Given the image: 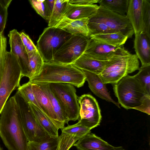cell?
<instances>
[{
	"label": "cell",
	"instance_id": "20",
	"mask_svg": "<svg viewBox=\"0 0 150 150\" xmlns=\"http://www.w3.org/2000/svg\"><path fill=\"white\" fill-rule=\"evenodd\" d=\"M99 6L94 4L81 6L69 4L64 17L73 20L89 18L94 15Z\"/></svg>",
	"mask_w": 150,
	"mask_h": 150
},
{
	"label": "cell",
	"instance_id": "38",
	"mask_svg": "<svg viewBox=\"0 0 150 150\" xmlns=\"http://www.w3.org/2000/svg\"><path fill=\"white\" fill-rule=\"evenodd\" d=\"M99 0H69V4L87 6L98 3Z\"/></svg>",
	"mask_w": 150,
	"mask_h": 150
},
{
	"label": "cell",
	"instance_id": "39",
	"mask_svg": "<svg viewBox=\"0 0 150 150\" xmlns=\"http://www.w3.org/2000/svg\"><path fill=\"white\" fill-rule=\"evenodd\" d=\"M55 1V0H46L48 7L49 8L51 14L54 8Z\"/></svg>",
	"mask_w": 150,
	"mask_h": 150
},
{
	"label": "cell",
	"instance_id": "8",
	"mask_svg": "<svg viewBox=\"0 0 150 150\" xmlns=\"http://www.w3.org/2000/svg\"><path fill=\"white\" fill-rule=\"evenodd\" d=\"M49 84L50 89L59 102L69 121L78 120L80 106L79 97L74 86L67 83Z\"/></svg>",
	"mask_w": 150,
	"mask_h": 150
},
{
	"label": "cell",
	"instance_id": "36",
	"mask_svg": "<svg viewBox=\"0 0 150 150\" xmlns=\"http://www.w3.org/2000/svg\"><path fill=\"white\" fill-rule=\"evenodd\" d=\"M6 39L2 34H0V82L3 73L6 47Z\"/></svg>",
	"mask_w": 150,
	"mask_h": 150
},
{
	"label": "cell",
	"instance_id": "12",
	"mask_svg": "<svg viewBox=\"0 0 150 150\" xmlns=\"http://www.w3.org/2000/svg\"><path fill=\"white\" fill-rule=\"evenodd\" d=\"M10 52L14 56L20 66L22 77L29 76L30 69L28 53L22 41L20 33L16 29L9 32Z\"/></svg>",
	"mask_w": 150,
	"mask_h": 150
},
{
	"label": "cell",
	"instance_id": "15",
	"mask_svg": "<svg viewBox=\"0 0 150 150\" xmlns=\"http://www.w3.org/2000/svg\"><path fill=\"white\" fill-rule=\"evenodd\" d=\"M119 47L99 42L90 38L89 42L84 53L94 59L107 61L109 60Z\"/></svg>",
	"mask_w": 150,
	"mask_h": 150
},
{
	"label": "cell",
	"instance_id": "41",
	"mask_svg": "<svg viewBox=\"0 0 150 150\" xmlns=\"http://www.w3.org/2000/svg\"><path fill=\"white\" fill-rule=\"evenodd\" d=\"M0 150H2V148L1 147L0 145Z\"/></svg>",
	"mask_w": 150,
	"mask_h": 150
},
{
	"label": "cell",
	"instance_id": "1",
	"mask_svg": "<svg viewBox=\"0 0 150 150\" xmlns=\"http://www.w3.org/2000/svg\"><path fill=\"white\" fill-rule=\"evenodd\" d=\"M0 137L8 150H28V141L14 96L7 101L0 113Z\"/></svg>",
	"mask_w": 150,
	"mask_h": 150
},
{
	"label": "cell",
	"instance_id": "9",
	"mask_svg": "<svg viewBox=\"0 0 150 150\" xmlns=\"http://www.w3.org/2000/svg\"><path fill=\"white\" fill-rule=\"evenodd\" d=\"M90 40L89 37L72 34L54 54L52 62L73 64L85 52Z\"/></svg>",
	"mask_w": 150,
	"mask_h": 150
},
{
	"label": "cell",
	"instance_id": "5",
	"mask_svg": "<svg viewBox=\"0 0 150 150\" xmlns=\"http://www.w3.org/2000/svg\"><path fill=\"white\" fill-rule=\"evenodd\" d=\"M22 77L20 66L16 57L10 52L7 51L0 82V115L11 94L20 86Z\"/></svg>",
	"mask_w": 150,
	"mask_h": 150
},
{
	"label": "cell",
	"instance_id": "2",
	"mask_svg": "<svg viewBox=\"0 0 150 150\" xmlns=\"http://www.w3.org/2000/svg\"><path fill=\"white\" fill-rule=\"evenodd\" d=\"M118 103L126 109H134L150 114V95L133 76L128 75L113 85Z\"/></svg>",
	"mask_w": 150,
	"mask_h": 150
},
{
	"label": "cell",
	"instance_id": "25",
	"mask_svg": "<svg viewBox=\"0 0 150 150\" xmlns=\"http://www.w3.org/2000/svg\"><path fill=\"white\" fill-rule=\"evenodd\" d=\"M69 0H55L48 27H54L64 18L69 4Z\"/></svg>",
	"mask_w": 150,
	"mask_h": 150
},
{
	"label": "cell",
	"instance_id": "17",
	"mask_svg": "<svg viewBox=\"0 0 150 150\" xmlns=\"http://www.w3.org/2000/svg\"><path fill=\"white\" fill-rule=\"evenodd\" d=\"M88 18L73 20L64 17L55 26L71 34L89 37L87 24Z\"/></svg>",
	"mask_w": 150,
	"mask_h": 150
},
{
	"label": "cell",
	"instance_id": "40",
	"mask_svg": "<svg viewBox=\"0 0 150 150\" xmlns=\"http://www.w3.org/2000/svg\"><path fill=\"white\" fill-rule=\"evenodd\" d=\"M114 150H126L122 146L117 147Z\"/></svg>",
	"mask_w": 150,
	"mask_h": 150
},
{
	"label": "cell",
	"instance_id": "23",
	"mask_svg": "<svg viewBox=\"0 0 150 150\" xmlns=\"http://www.w3.org/2000/svg\"><path fill=\"white\" fill-rule=\"evenodd\" d=\"M37 84L48 96L57 117L58 120L64 126L69 121L64 113L59 100L50 89L49 83H37Z\"/></svg>",
	"mask_w": 150,
	"mask_h": 150
},
{
	"label": "cell",
	"instance_id": "18",
	"mask_svg": "<svg viewBox=\"0 0 150 150\" xmlns=\"http://www.w3.org/2000/svg\"><path fill=\"white\" fill-rule=\"evenodd\" d=\"M142 2L143 0H129L126 15L135 35L141 33L142 30Z\"/></svg>",
	"mask_w": 150,
	"mask_h": 150
},
{
	"label": "cell",
	"instance_id": "34",
	"mask_svg": "<svg viewBox=\"0 0 150 150\" xmlns=\"http://www.w3.org/2000/svg\"><path fill=\"white\" fill-rule=\"evenodd\" d=\"M87 25L89 37L92 35L117 32L101 23L89 22L88 21Z\"/></svg>",
	"mask_w": 150,
	"mask_h": 150
},
{
	"label": "cell",
	"instance_id": "35",
	"mask_svg": "<svg viewBox=\"0 0 150 150\" xmlns=\"http://www.w3.org/2000/svg\"><path fill=\"white\" fill-rule=\"evenodd\" d=\"M11 0H0V34L5 28L8 16V8Z\"/></svg>",
	"mask_w": 150,
	"mask_h": 150
},
{
	"label": "cell",
	"instance_id": "6",
	"mask_svg": "<svg viewBox=\"0 0 150 150\" xmlns=\"http://www.w3.org/2000/svg\"><path fill=\"white\" fill-rule=\"evenodd\" d=\"M72 35L55 27L45 28L39 36L36 46L44 62H52L55 53Z\"/></svg>",
	"mask_w": 150,
	"mask_h": 150
},
{
	"label": "cell",
	"instance_id": "14",
	"mask_svg": "<svg viewBox=\"0 0 150 150\" xmlns=\"http://www.w3.org/2000/svg\"><path fill=\"white\" fill-rule=\"evenodd\" d=\"M32 85L33 92L41 110L50 119L59 129L63 128L64 126L58 120L47 95L36 83H32Z\"/></svg>",
	"mask_w": 150,
	"mask_h": 150
},
{
	"label": "cell",
	"instance_id": "10",
	"mask_svg": "<svg viewBox=\"0 0 150 150\" xmlns=\"http://www.w3.org/2000/svg\"><path fill=\"white\" fill-rule=\"evenodd\" d=\"M88 22L103 23L117 32H120L128 38L134 31L126 15H122L99 6L95 13L88 18Z\"/></svg>",
	"mask_w": 150,
	"mask_h": 150
},
{
	"label": "cell",
	"instance_id": "19",
	"mask_svg": "<svg viewBox=\"0 0 150 150\" xmlns=\"http://www.w3.org/2000/svg\"><path fill=\"white\" fill-rule=\"evenodd\" d=\"M134 47L142 66L150 64V38L140 33L135 35Z\"/></svg>",
	"mask_w": 150,
	"mask_h": 150
},
{
	"label": "cell",
	"instance_id": "29",
	"mask_svg": "<svg viewBox=\"0 0 150 150\" xmlns=\"http://www.w3.org/2000/svg\"><path fill=\"white\" fill-rule=\"evenodd\" d=\"M58 137H50L41 142H28V150H56L59 142Z\"/></svg>",
	"mask_w": 150,
	"mask_h": 150
},
{
	"label": "cell",
	"instance_id": "7",
	"mask_svg": "<svg viewBox=\"0 0 150 150\" xmlns=\"http://www.w3.org/2000/svg\"><path fill=\"white\" fill-rule=\"evenodd\" d=\"M18 105L23 129L28 142H41L51 137L39 125L28 103L17 91L14 95Z\"/></svg>",
	"mask_w": 150,
	"mask_h": 150
},
{
	"label": "cell",
	"instance_id": "31",
	"mask_svg": "<svg viewBox=\"0 0 150 150\" xmlns=\"http://www.w3.org/2000/svg\"><path fill=\"white\" fill-rule=\"evenodd\" d=\"M142 28L141 33L150 38V0H143Z\"/></svg>",
	"mask_w": 150,
	"mask_h": 150
},
{
	"label": "cell",
	"instance_id": "30",
	"mask_svg": "<svg viewBox=\"0 0 150 150\" xmlns=\"http://www.w3.org/2000/svg\"><path fill=\"white\" fill-rule=\"evenodd\" d=\"M61 130L62 133L74 136L80 139L91 132V129L78 122L75 124L68 125L67 127H64Z\"/></svg>",
	"mask_w": 150,
	"mask_h": 150
},
{
	"label": "cell",
	"instance_id": "27",
	"mask_svg": "<svg viewBox=\"0 0 150 150\" xmlns=\"http://www.w3.org/2000/svg\"><path fill=\"white\" fill-rule=\"evenodd\" d=\"M129 0H99V6L119 14L125 15L127 12Z\"/></svg>",
	"mask_w": 150,
	"mask_h": 150
},
{
	"label": "cell",
	"instance_id": "24",
	"mask_svg": "<svg viewBox=\"0 0 150 150\" xmlns=\"http://www.w3.org/2000/svg\"><path fill=\"white\" fill-rule=\"evenodd\" d=\"M89 37L99 42L117 47L123 45L128 38L120 32L92 35Z\"/></svg>",
	"mask_w": 150,
	"mask_h": 150
},
{
	"label": "cell",
	"instance_id": "21",
	"mask_svg": "<svg viewBox=\"0 0 150 150\" xmlns=\"http://www.w3.org/2000/svg\"><path fill=\"white\" fill-rule=\"evenodd\" d=\"M108 62L94 59L83 53L73 64L81 70H86L99 75Z\"/></svg>",
	"mask_w": 150,
	"mask_h": 150
},
{
	"label": "cell",
	"instance_id": "28",
	"mask_svg": "<svg viewBox=\"0 0 150 150\" xmlns=\"http://www.w3.org/2000/svg\"><path fill=\"white\" fill-rule=\"evenodd\" d=\"M134 76L146 92L150 95V64L141 66Z\"/></svg>",
	"mask_w": 150,
	"mask_h": 150
},
{
	"label": "cell",
	"instance_id": "37",
	"mask_svg": "<svg viewBox=\"0 0 150 150\" xmlns=\"http://www.w3.org/2000/svg\"><path fill=\"white\" fill-rule=\"evenodd\" d=\"M20 34L27 53L37 50L36 46L28 35L23 32L21 33Z\"/></svg>",
	"mask_w": 150,
	"mask_h": 150
},
{
	"label": "cell",
	"instance_id": "33",
	"mask_svg": "<svg viewBox=\"0 0 150 150\" xmlns=\"http://www.w3.org/2000/svg\"><path fill=\"white\" fill-rule=\"evenodd\" d=\"M29 1L36 12L48 21L51 13L48 7L46 0H30Z\"/></svg>",
	"mask_w": 150,
	"mask_h": 150
},
{
	"label": "cell",
	"instance_id": "16",
	"mask_svg": "<svg viewBox=\"0 0 150 150\" xmlns=\"http://www.w3.org/2000/svg\"><path fill=\"white\" fill-rule=\"evenodd\" d=\"M74 146L78 150H114L117 147L91 132L79 139Z\"/></svg>",
	"mask_w": 150,
	"mask_h": 150
},
{
	"label": "cell",
	"instance_id": "4",
	"mask_svg": "<svg viewBox=\"0 0 150 150\" xmlns=\"http://www.w3.org/2000/svg\"><path fill=\"white\" fill-rule=\"evenodd\" d=\"M139 68L137 55L131 53L122 45L115 50L98 76L104 84H114Z\"/></svg>",
	"mask_w": 150,
	"mask_h": 150
},
{
	"label": "cell",
	"instance_id": "22",
	"mask_svg": "<svg viewBox=\"0 0 150 150\" xmlns=\"http://www.w3.org/2000/svg\"><path fill=\"white\" fill-rule=\"evenodd\" d=\"M28 104L35 118L42 128L50 137H58L59 129L50 119L34 105L30 103Z\"/></svg>",
	"mask_w": 150,
	"mask_h": 150
},
{
	"label": "cell",
	"instance_id": "13",
	"mask_svg": "<svg viewBox=\"0 0 150 150\" xmlns=\"http://www.w3.org/2000/svg\"><path fill=\"white\" fill-rule=\"evenodd\" d=\"M81 70L85 76L86 81L88 83L89 87L95 95L102 99L112 103L120 108L119 104L111 98L106 84L103 82L98 75L86 70Z\"/></svg>",
	"mask_w": 150,
	"mask_h": 150
},
{
	"label": "cell",
	"instance_id": "11",
	"mask_svg": "<svg viewBox=\"0 0 150 150\" xmlns=\"http://www.w3.org/2000/svg\"><path fill=\"white\" fill-rule=\"evenodd\" d=\"M80 106L78 122L91 129L100 125L102 116L96 99L90 94L78 98Z\"/></svg>",
	"mask_w": 150,
	"mask_h": 150
},
{
	"label": "cell",
	"instance_id": "3",
	"mask_svg": "<svg viewBox=\"0 0 150 150\" xmlns=\"http://www.w3.org/2000/svg\"><path fill=\"white\" fill-rule=\"evenodd\" d=\"M85 81L83 72L73 64H64L51 62H44L41 72L29 79L28 82L31 84L67 83L79 88L83 86Z\"/></svg>",
	"mask_w": 150,
	"mask_h": 150
},
{
	"label": "cell",
	"instance_id": "26",
	"mask_svg": "<svg viewBox=\"0 0 150 150\" xmlns=\"http://www.w3.org/2000/svg\"><path fill=\"white\" fill-rule=\"evenodd\" d=\"M30 72L29 79L38 75L42 70L44 61L38 50L28 53Z\"/></svg>",
	"mask_w": 150,
	"mask_h": 150
},
{
	"label": "cell",
	"instance_id": "32",
	"mask_svg": "<svg viewBox=\"0 0 150 150\" xmlns=\"http://www.w3.org/2000/svg\"><path fill=\"white\" fill-rule=\"evenodd\" d=\"M17 92L28 103L33 104L41 110L33 92L32 84L28 82L20 85Z\"/></svg>",
	"mask_w": 150,
	"mask_h": 150
}]
</instances>
